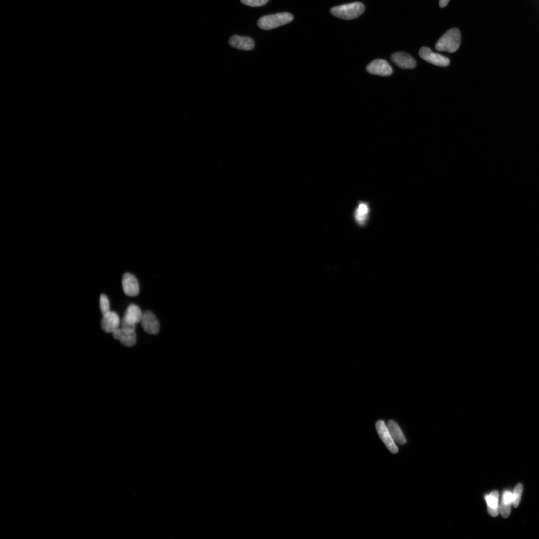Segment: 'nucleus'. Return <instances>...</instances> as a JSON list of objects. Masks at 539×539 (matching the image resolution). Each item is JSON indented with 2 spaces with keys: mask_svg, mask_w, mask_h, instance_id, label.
Here are the masks:
<instances>
[{
  "mask_svg": "<svg viewBox=\"0 0 539 539\" xmlns=\"http://www.w3.org/2000/svg\"><path fill=\"white\" fill-rule=\"evenodd\" d=\"M461 35L460 31L453 28L447 31L438 41L436 49L438 51L456 52L460 47Z\"/></svg>",
  "mask_w": 539,
  "mask_h": 539,
  "instance_id": "f257e3e1",
  "label": "nucleus"
},
{
  "mask_svg": "<svg viewBox=\"0 0 539 539\" xmlns=\"http://www.w3.org/2000/svg\"><path fill=\"white\" fill-rule=\"evenodd\" d=\"M140 323L143 329L149 334L156 335L160 331L159 321L154 314L150 311H146L143 314Z\"/></svg>",
  "mask_w": 539,
  "mask_h": 539,
  "instance_id": "6e6552de",
  "label": "nucleus"
},
{
  "mask_svg": "<svg viewBox=\"0 0 539 539\" xmlns=\"http://www.w3.org/2000/svg\"><path fill=\"white\" fill-rule=\"evenodd\" d=\"M366 70L373 75L380 76H389L393 72L390 64L383 59H376L366 67Z\"/></svg>",
  "mask_w": 539,
  "mask_h": 539,
  "instance_id": "0eeeda50",
  "label": "nucleus"
},
{
  "mask_svg": "<svg viewBox=\"0 0 539 539\" xmlns=\"http://www.w3.org/2000/svg\"><path fill=\"white\" fill-rule=\"evenodd\" d=\"M293 15L288 12L265 15L258 19L257 26L264 30H271L292 22Z\"/></svg>",
  "mask_w": 539,
  "mask_h": 539,
  "instance_id": "f03ea898",
  "label": "nucleus"
},
{
  "mask_svg": "<svg viewBox=\"0 0 539 539\" xmlns=\"http://www.w3.org/2000/svg\"><path fill=\"white\" fill-rule=\"evenodd\" d=\"M120 320L119 315L114 311L103 315V318L101 321V326L103 330L109 333H113L120 328Z\"/></svg>",
  "mask_w": 539,
  "mask_h": 539,
  "instance_id": "1a4fd4ad",
  "label": "nucleus"
},
{
  "mask_svg": "<svg viewBox=\"0 0 539 539\" xmlns=\"http://www.w3.org/2000/svg\"><path fill=\"white\" fill-rule=\"evenodd\" d=\"M512 504V493L510 491H505L502 495V501L499 505V512L504 519H507L510 514Z\"/></svg>",
  "mask_w": 539,
  "mask_h": 539,
  "instance_id": "f3484780",
  "label": "nucleus"
},
{
  "mask_svg": "<svg viewBox=\"0 0 539 539\" xmlns=\"http://www.w3.org/2000/svg\"><path fill=\"white\" fill-rule=\"evenodd\" d=\"M240 1L245 5L258 7L265 5L269 2V0H240Z\"/></svg>",
  "mask_w": 539,
  "mask_h": 539,
  "instance_id": "aec40b11",
  "label": "nucleus"
},
{
  "mask_svg": "<svg viewBox=\"0 0 539 539\" xmlns=\"http://www.w3.org/2000/svg\"><path fill=\"white\" fill-rule=\"evenodd\" d=\"M370 208L368 203L359 202L354 212L356 223L359 226H364L369 220Z\"/></svg>",
  "mask_w": 539,
  "mask_h": 539,
  "instance_id": "4468645a",
  "label": "nucleus"
},
{
  "mask_svg": "<svg viewBox=\"0 0 539 539\" xmlns=\"http://www.w3.org/2000/svg\"><path fill=\"white\" fill-rule=\"evenodd\" d=\"M387 427L395 443L403 445L406 443V439L399 425L394 420H390Z\"/></svg>",
  "mask_w": 539,
  "mask_h": 539,
  "instance_id": "dca6fc26",
  "label": "nucleus"
},
{
  "mask_svg": "<svg viewBox=\"0 0 539 539\" xmlns=\"http://www.w3.org/2000/svg\"><path fill=\"white\" fill-rule=\"evenodd\" d=\"M100 307L102 315L111 311L109 298L105 294H101L100 296Z\"/></svg>",
  "mask_w": 539,
  "mask_h": 539,
  "instance_id": "6ab92c4d",
  "label": "nucleus"
},
{
  "mask_svg": "<svg viewBox=\"0 0 539 539\" xmlns=\"http://www.w3.org/2000/svg\"><path fill=\"white\" fill-rule=\"evenodd\" d=\"M364 5L360 2L336 6L331 9V13L337 18L344 20H352L362 15L364 11Z\"/></svg>",
  "mask_w": 539,
  "mask_h": 539,
  "instance_id": "7ed1b4c3",
  "label": "nucleus"
},
{
  "mask_svg": "<svg viewBox=\"0 0 539 539\" xmlns=\"http://www.w3.org/2000/svg\"><path fill=\"white\" fill-rule=\"evenodd\" d=\"M488 513L492 517H497L499 513V493L493 491L485 496Z\"/></svg>",
  "mask_w": 539,
  "mask_h": 539,
  "instance_id": "2eb2a0df",
  "label": "nucleus"
},
{
  "mask_svg": "<svg viewBox=\"0 0 539 539\" xmlns=\"http://www.w3.org/2000/svg\"><path fill=\"white\" fill-rule=\"evenodd\" d=\"M114 338L119 340L124 346L131 347L136 343V331L125 330L120 328L113 333Z\"/></svg>",
  "mask_w": 539,
  "mask_h": 539,
  "instance_id": "ddd939ff",
  "label": "nucleus"
},
{
  "mask_svg": "<svg viewBox=\"0 0 539 539\" xmlns=\"http://www.w3.org/2000/svg\"><path fill=\"white\" fill-rule=\"evenodd\" d=\"M450 0H440L439 6L441 8L445 7L448 4Z\"/></svg>",
  "mask_w": 539,
  "mask_h": 539,
  "instance_id": "412c9836",
  "label": "nucleus"
},
{
  "mask_svg": "<svg viewBox=\"0 0 539 539\" xmlns=\"http://www.w3.org/2000/svg\"><path fill=\"white\" fill-rule=\"evenodd\" d=\"M391 60L396 66L403 69H413L416 67V62L413 57L404 52L393 54Z\"/></svg>",
  "mask_w": 539,
  "mask_h": 539,
  "instance_id": "f8f14e48",
  "label": "nucleus"
},
{
  "mask_svg": "<svg viewBox=\"0 0 539 539\" xmlns=\"http://www.w3.org/2000/svg\"><path fill=\"white\" fill-rule=\"evenodd\" d=\"M376 427L379 438L388 449L392 454H397L398 448L385 422L382 420H379L377 422Z\"/></svg>",
  "mask_w": 539,
  "mask_h": 539,
  "instance_id": "423d86ee",
  "label": "nucleus"
},
{
  "mask_svg": "<svg viewBox=\"0 0 539 539\" xmlns=\"http://www.w3.org/2000/svg\"><path fill=\"white\" fill-rule=\"evenodd\" d=\"M229 44L235 49L244 51H251L255 47V42L252 38L237 35L229 38Z\"/></svg>",
  "mask_w": 539,
  "mask_h": 539,
  "instance_id": "9b49d317",
  "label": "nucleus"
},
{
  "mask_svg": "<svg viewBox=\"0 0 539 539\" xmlns=\"http://www.w3.org/2000/svg\"><path fill=\"white\" fill-rule=\"evenodd\" d=\"M419 55L426 61L434 65L445 67L449 65V58L438 53L432 52L429 48L422 47L419 51Z\"/></svg>",
  "mask_w": 539,
  "mask_h": 539,
  "instance_id": "39448f33",
  "label": "nucleus"
},
{
  "mask_svg": "<svg viewBox=\"0 0 539 539\" xmlns=\"http://www.w3.org/2000/svg\"><path fill=\"white\" fill-rule=\"evenodd\" d=\"M523 490V486L521 484H517L514 488L512 493V504L515 508L518 507L520 503Z\"/></svg>",
  "mask_w": 539,
  "mask_h": 539,
  "instance_id": "a211bd4d",
  "label": "nucleus"
},
{
  "mask_svg": "<svg viewBox=\"0 0 539 539\" xmlns=\"http://www.w3.org/2000/svg\"><path fill=\"white\" fill-rule=\"evenodd\" d=\"M122 287L124 293L128 296L135 297L140 292V287L138 279L133 274L125 273L122 277Z\"/></svg>",
  "mask_w": 539,
  "mask_h": 539,
  "instance_id": "9d476101",
  "label": "nucleus"
},
{
  "mask_svg": "<svg viewBox=\"0 0 539 539\" xmlns=\"http://www.w3.org/2000/svg\"><path fill=\"white\" fill-rule=\"evenodd\" d=\"M143 314L138 306L134 304L129 305L120 321V328L125 330L136 331V325L140 322Z\"/></svg>",
  "mask_w": 539,
  "mask_h": 539,
  "instance_id": "20e7f679",
  "label": "nucleus"
}]
</instances>
